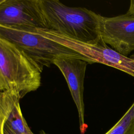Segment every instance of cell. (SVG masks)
<instances>
[{
	"mask_svg": "<svg viewBox=\"0 0 134 134\" xmlns=\"http://www.w3.org/2000/svg\"><path fill=\"white\" fill-rule=\"evenodd\" d=\"M4 134H15L6 125H4Z\"/></svg>",
	"mask_w": 134,
	"mask_h": 134,
	"instance_id": "obj_13",
	"label": "cell"
},
{
	"mask_svg": "<svg viewBox=\"0 0 134 134\" xmlns=\"http://www.w3.org/2000/svg\"><path fill=\"white\" fill-rule=\"evenodd\" d=\"M46 29L86 44L103 42L100 15L84 7H69L58 0H39Z\"/></svg>",
	"mask_w": 134,
	"mask_h": 134,
	"instance_id": "obj_1",
	"label": "cell"
},
{
	"mask_svg": "<svg viewBox=\"0 0 134 134\" xmlns=\"http://www.w3.org/2000/svg\"><path fill=\"white\" fill-rule=\"evenodd\" d=\"M105 134H134V102L119 120Z\"/></svg>",
	"mask_w": 134,
	"mask_h": 134,
	"instance_id": "obj_10",
	"label": "cell"
},
{
	"mask_svg": "<svg viewBox=\"0 0 134 134\" xmlns=\"http://www.w3.org/2000/svg\"><path fill=\"white\" fill-rule=\"evenodd\" d=\"M101 41L119 53L128 57L134 51V15L126 14L114 17L100 16Z\"/></svg>",
	"mask_w": 134,
	"mask_h": 134,
	"instance_id": "obj_6",
	"label": "cell"
},
{
	"mask_svg": "<svg viewBox=\"0 0 134 134\" xmlns=\"http://www.w3.org/2000/svg\"><path fill=\"white\" fill-rule=\"evenodd\" d=\"M19 94L12 91L0 92V134H4L6 120L12 110L13 104Z\"/></svg>",
	"mask_w": 134,
	"mask_h": 134,
	"instance_id": "obj_9",
	"label": "cell"
},
{
	"mask_svg": "<svg viewBox=\"0 0 134 134\" xmlns=\"http://www.w3.org/2000/svg\"><path fill=\"white\" fill-rule=\"evenodd\" d=\"M20 97H18L15 100L5 125L15 134H34L23 115L20 107Z\"/></svg>",
	"mask_w": 134,
	"mask_h": 134,
	"instance_id": "obj_8",
	"label": "cell"
},
{
	"mask_svg": "<svg viewBox=\"0 0 134 134\" xmlns=\"http://www.w3.org/2000/svg\"><path fill=\"white\" fill-rule=\"evenodd\" d=\"M88 64L84 60L72 57H60L53 62L64 77L76 106L81 134H85L87 128L84 121L83 92L85 74Z\"/></svg>",
	"mask_w": 134,
	"mask_h": 134,
	"instance_id": "obj_7",
	"label": "cell"
},
{
	"mask_svg": "<svg viewBox=\"0 0 134 134\" xmlns=\"http://www.w3.org/2000/svg\"><path fill=\"white\" fill-rule=\"evenodd\" d=\"M0 72L6 91L17 93L20 98L41 85L39 66L17 46L1 37Z\"/></svg>",
	"mask_w": 134,
	"mask_h": 134,
	"instance_id": "obj_2",
	"label": "cell"
},
{
	"mask_svg": "<svg viewBox=\"0 0 134 134\" xmlns=\"http://www.w3.org/2000/svg\"><path fill=\"white\" fill-rule=\"evenodd\" d=\"M40 134H47V133H46L44 131H41V132H40Z\"/></svg>",
	"mask_w": 134,
	"mask_h": 134,
	"instance_id": "obj_14",
	"label": "cell"
},
{
	"mask_svg": "<svg viewBox=\"0 0 134 134\" xmlns=\"http://www.w3.org/2000/svg\"><path fill=\"white\" fill-rule=\"evenodd\" d=\"M3 1H4V0H0V4H1V3H2V2H3Z\"/></svg>",
	"mask_w": 134,
	"mask_h": 134,
	"instance_id": "obj_15",
	"label": "cell"
},
{
	"mask_svg": "<svg viewBox=\"0 0 134 134\" xmlns=\"http://www.w3.org/2000/svg\"><path fill=\"white\" fill-rule=\"evenodd\" d=\"M128 12L134 15V0L130 1V6H129Z\"/></svg>",
	"mask_w": 134,
	"mask_h": 134,
	"instance_id": "obj_12",
	"label": "cell"
},
{
	"mask_svg": "<svg viewBox=\"0 0 134 134\" xmlns=\"http://www.w3.org/2000/svg\"><path fill=\"white\" fill-rule=\"evenodd\" d=\"M0 26L31 32L46 29L39 0H4L0 4Z\"/></svg>",
	"mask_w": 134,
	"mask_h": 134,
	"instance_id": "obj_5",
	"label": "cell"
},
{
	"mask_svg": "<svg viewBox=\"0 0 134 134\" xmlns=\"http://www.w3.org/2000/svg\"><path fill=\"white\" fill-rule=\"evenodd\" d=\"M0 37L12 42L22 50L42 71L60 57H72L81 59L80 55L66 47L38 32L0 26Z\"/></svg>",
	"mask_w": 134,
	"mask_h": 134,
	"instance_id": "obj_3",
	"label": "cell"
},
{
	"mask_svg": "<svg viewBox=\"0 0 134 134\" xmlns=\"http://www.w3.org/2000/svg\"><path fill=\"white\" fill-rule=\"evenodd\" d=\"M37 32L74 51L80 55L81 59L88 64H103L134 77V55L130 57L123 55L103 42L94 44H86L46 29H39Z\"/></svg>",
	"mask_w": 134,
	"mask_h": 134,
	"instance_id": "obj_4",
	"label": "cell"
},
{
	"mask_svg": "<svg viewBox=\"0 0 134 134\" xmlns=\"http://www.w3.org/2000/svg\"><path fill=\"white\" fill-rule=\"evenodd\" d=\"M5 91H6V87L4 79L0 72V92H3Z\"/></svg>",
	"mask_w": 134,
	"mask_h": 134,
	"instance_id": "obj_11",
	"label": "cell"
}]
</instances>
